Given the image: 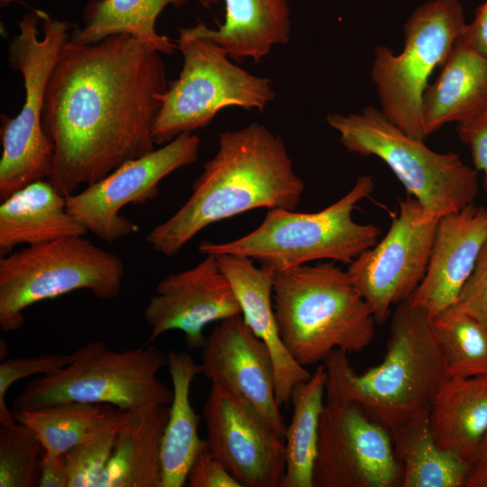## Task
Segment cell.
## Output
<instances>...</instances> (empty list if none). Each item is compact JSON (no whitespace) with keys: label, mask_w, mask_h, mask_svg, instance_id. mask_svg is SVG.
Segmentation results:
<instances>
[{"label":"cell","mask_w":487,"mask_h":487,"mask_svg":"<svg viewBox=\"0 0 487 487\" xmlns=\"http://www.w3.org/2000/svg\"><path fill=\"white\" fill-rule=\"evenodd\" d=\"M124 262L84 235L27 245L0 259V327L19 329L23 311L77 289L110 300L119 296Z\"/></svg>","instance_id":"cell-10"},{"label":"cell","mask_w":487,"mask_h":487,"mask_svg":"<svg viewBox=\"0 0 487 487\" xmlns=\"http://www.w3.org/2000/svg\"><path fill=\"white\" fill-rule=\"evenodd\" d=\"M43 446L22 423L0 424V487L39 486Z\"/></svg>","instance_id":"cell-32"},{"label":"cell","mask_w":487,"mask_h":487,"mask_svg":"<svg viewBox=\"0 0 487 487\" xmlns=\"http://www.w3.org/2000/svg\"><path fill=\"white\" fill-rule=\"evenodd\" d=\"M39 486L69 487V473L65 454L55 455L43 451Z\"/></svg>","instance_id":"cell-38"},{"label":"cell","mask_w":487,"mask_h":487,"mask_svg":"<svg viewBox=\"0 0 487 487\" xmlns=\"http://www.w3.org/2000/svg\"><path fill=\"white\" fill-rule=\"evenodd\" d=\"M164 405L122 410L112 456L98 487H161Z\"/></svg>","instance_id":"cell-22"},{"label":"cell","mask_w":487,"mask_h":487,"mask_svg":"<svg viewBox=\"0 0 487 487\" xmlns=\"http://www.w3.org/2000/svg\"><path fill=\"white\" fill-rule=\"evenodd\" d=\"M203 418L208 450L242 487L280 486L285 439L249 401L212 384Z\"/></svg>","instance_id":"cell-15"},{"label":"cell","mask_w":487,"mask_h":487,"mask_svg":"<svg viewBox=\"0 0 487 487\" xmlns=\"http://www.w3.org/2000/svg\"><path fill=\"white\" fill-rule=\"evenodd\" d=\"M462 40L473 51L487 59V0L475 10L473 20L464 25Z\"/></svg>","instance_id":"cell-37"},{"label":"cell","mask_w":487,"mask_h":487,"mask_svg":"<svg viewBox=\"0 0 487 487\" xmlns=\"http://www.w3.org/2000/svg\"><path fill=\"white\" fill-rule=\"evenodd\" d=\"M326 389L356 402L389 431L429 407L448 378L431 317L409 299L395 306L383 361L358 374L347 353L334 349L323 361Z\"/></svg>","instance_id":"cell-3"},{"label":"cell","mask_w":487,"mask_h":487,"mask_svg":"<svg viewBox=\"0 0 487 487\" xmlns=\"http://www.w3.org/2000/svg\"><path fill=\"white\" fill-rule=\"evenodd\" d=\"M200 138L184 133L160 149L132 160L105 178L67 197V210L101 240L114 243L139 230L121 216L128 204H143L159 194V184L173 171L197 161Z\"/></svg>","instance_id":"cell-13"},{"label":"cell","mask_w":487,"mask_h":487,"mask_svg":"<svg viewBox=\"0 0 487 487\" xmlns=\"http://www.w3.org/2000/svg\"><path fill=\"white\" fill-rule=\"evenodd\" d=\"M220 1L225 5V22L217 29L200 22L196 25L231 60L251 58L259 62L273 46L289 41V0H198L205 7Z\"/></svg>","instance_id":"cell-23"},{"label":"cell","mask_w":487,"mask_h":487,"mask_svg":"<svg viewBox=\"0 0 487 487\" xmlns=\"http://www.w3.org/2000/svg\"><path fill=\"white\" fill-rule=\"evenodd\" d=\"M448 378L487 376V326L455 305L431 317Z\"/></svg>","instance_id":"cell-29"},{"label":"cell","mask_w":487,"mask_h":487,"mask_svg":"<svg viewBox=\"0 0 487 487\" xmlns=\"http://www.w3.org/2000/svg\"><path fill=\"white\" fill-rule=\"evenodd\" d=\"M154 292L143 311L151 329L147 344L178 330L188 348H202L206 326L242 315L232 285L212 254L190 269L169 273Z\"/></svg>","instance_id":"cell-16"},{"label":"cell","mask_w":487,"mask_h":487,"mask_svg":"<svg viewBox=\"0 0 487 487\" xmlns=\"http://www.w3.org/2000/svg\"><path fill=\"white\" fill-rule=\"evenodd\" d=\"M71 362L69 354H42L37 357L12 358L0 364V424L14 423L15 417L5 401L6 392L16 381L32 375L54 373Z\"/></svg>","instance_id":"cell-33"},{"label":"cell","mask_w":487,"mask_h":487,"mask_svg":"<svg viewBox=\"0 0 487 487\" xmlns=\"http://www.w3.org/2000/svg\"><path fill=\"white\" fill-rule=\"evenodd\" d=\"M106 404L61 402L35 409L14 411L15 420L31 428L50 455L66 454L88 434Z\"/></svg>","instance_id":"cell-30"},{"label":"cell","mask_w":487,"mask_h":487,"mask_svg":"<svg viewBox=\"0 0 487 487\" xmlns=\"http://www.w3.org/2000/svg\"><path fill=\"white\" fill-rule=\"evenodd\" d=\"M465 487H487V464H473L471 466Z\"/></svg>","instance_id":"cell-39"},{"label":"cell","mask_w":487,"mask_h":487,"mask_svg":"<svg viewBox=\"0 0 487 487\" xmlns=\"http://www.w3.org/2000/svg\"><path fill=\"white\" fill-rule=\"evenodd\" d=\"M161 54L129 34L65 43L42 113L53 148L48 180L61 195L155 150L153 127L169 87Z\"/></svg>","instance_id":"cell-1"},{"label":"cell","mask_w":487,"mask_h":487,"mask_svg":"<svg viewBox=\"0 0 487 487\" xmlns=\"http://www.w3.org/2000/svg\"><path fill=\"white\" fill-rule=\"evenodd\" d=\"M186 484L188 487H242L207 447L191 464Z\"/></svg>","instance_id":"cell-35"},{"label":"cell","mask_w":487,"mask_h":487,"mask_svg":"<svg viewBox=\"0 0 487 487\" xmlns=\"http://www.w3.org/2000/svg\"><path fill=\"white\" fill-rule=\"evenodd\" d=\"M455 306L487 326V240Z\"/></svg>","instance_id":"cell-34"},{"label":"cell","mask_w":487,"mask_h":487,"mask_svg":"<svg viewBox=\"0 0 487 487\" xmlns=\"http://www.w3.org/2000/svg\"><path fill=\"white\" fill-rule=\"evenodd\" d=\"M433 437L471 466L487 434V376L447 378L429 405Z\"/></svg>","instance_id":"cell-24"},{"label":"cell","mask_w":487,"mask_h":487,"mask_svg":"<svg viewBox=\"0 0 487 487\" xmlns=\"http://www.w3.org/2000/svg\"><path fill=\"white\" fill-rule=\"evenodd\" d=\"M188 0H89L82 26H75L69 41L90 44L116 34L135 36L161 54H172L176 41L158 33L156 21L168 6L181 7Z\"/></svg>","instance_id":"cell-27"},{"label":"cell","mask_w":487,"mask_h":487,"mask_svg":"<svg viewBox=\"0 0 487 487\" xmlns=\"http://www.w3.org/2000/svg\"><path fill=\"white\" fill-rule=\"evenodd\" d=\"M176 44L183 58L182 69L162 96L152 133L155 144L207 126L223 108L262 112L275 99L269 78L234 64L225 50L196 24L180 28Z\"/></svg>","instance_id":"cell-9"},{"label":"cell","mask_w":487,"mask_h":487,"mask_svg":"<svg viewBox=\"0 0 487 487\" xmlns=\"http://www.w3.org/2000/svg\"><path fill=\"white\" fill-rule=\"evenodd\" d=\"M272 303L281 341L304 367L334 349L361 352L375 335L371 307L335 262L275 273Z\"/></svg>","instance_id":"cell-4"},{"label":"cell","mask_w":487,"mask_h":487,"mask_svg":"<svg viewBox=\"0 0 487 487\" xmlns=\"http://www.w3.org/2000/svg\"><path fill=\"white\" fill-rule=\"evenodd\" d=\"M486 240V207L472 203L441 217L426 274L409 301L430 317L455 305Z\"/></svg>","instance_id":"cell-18"},{"label":"cell","mask_w":487,"mask_h":487,"mask_svg":"<svg viewBox=\"0 0 487 487\" xmlns=\"http://www.w3.org/2000/svg\"><path fill=\"white\" fill-rule=\"evenodd\" d=\"M326 122L348 152L376 156L388 165L419 203L424 221H438L474 203L479 192L475 169L458 154L436 152L424 140L405 133L380 109L368 106L360 113H332Z\"/></svg>","instance_id":"cell-7"},{"label":"cell","mask_w":487,"mask_h":487,"mask_svg":"<svg viewBox=\"0 0 487 487\" xmlns=\"http://www.w3.org/2000/svg\"><path fill=\"white\" fill-rule=\"evenodd\" d=\"M326 370L320 363L308 380L292 390V417L285 432L286 471L280 487H313Z\"/></svg>","instance_id":"cell-28"},{"label":"cell","mask_w":487,"mask_h":487,"mask_svg":"<svg viewBox=\"0 0 487 487\" xmlns=\"http://www.w3.org/2000/svg\"><path fill=\"white\" fill-rule=\"evenodd\" d=\"M422 99V124L428 136L445 124L463 123L487 110V59L460 37Z\"/></svg>","instance_id":"cell-20"},{"label":"cell","mask_w":487,"mask_h":487,"mask_svg":"<svg viewBox=\"0 0 487 487\" xmlns=\"http://www.w3.org/2000/svg\"><path fill=\"white\" fill-rule=\"evenodd\" d=\"M305 189L284 141L253 122L218 135L216 155L204 163L186 203L154 226L147 243L166 257L177 254L207 226L246 211L294 210Z\"/></svg>","instance_id":"cell-2"},{"label":"cell","mask_w":487,"mask_h":487,"mask_svg":"<svg viewBox=\"0 0 487 487\" xmlns=\"http://www.w3.org/2000/svg\"><path fill=\"white\" fill-rule=\"evenodd\" d=\"M403 487H465L471 464L435 441L429 407L390 430Z\"/></svg>","instance_id":"cell-26"},{"label":"cell","mask_w":487,"mask_h":487,"mask_svg":"<svg viewBox=\"0 0 487 487\" xmlns=\"http://www.w3.org/2000/svg\"><path fill=\"white\" fill-rule=\"evenodd\" d=\"M13 0H0V5L2 8H6Z\"/></svg>","instance_id":"cell-41"},{"label":"cell","mask_w":487,"mask_h":487,"mask_svg":"<svg viewBox=\"0 0 487 487\" xmlns=\"http://www.w3.org/2000/svg\"><path fill=\"white\" fill-rule=\"evenodd\" d=\"M456 131L460 140L471 149L475 170L484 173L487 188V110L459 123Z\"/></svg>","instance_id":"cell-36"},{"label":"cell","mask_w":487,"mask_h":487,"mask_svg":"<svg viewBox=\"0 0 487 487\" xmlns=\"http://www.w3.org/2000/svg\"><path fill=\"white\" fill-rule=\"evenodd\" d=\"M465 25L459 0H429L404 25V48L396 55L379 45L374 51L372 80L381 111L411 137L425 140L422 99L434 69L443 66Z\"/></svg>","instance_id":"cell-11"},{"label":"cell","mask_w":487,"mask_h":487,"mask_svg":"<svg viewBox=\"0 0 487 487\" xmlns=\"http://www.w3.org/2000/svg\"><path fill=\"white\" fill-rule=\"evenodd\" d=\"M122 410L106 405L100 419L66 454L69 487H98L112 456Z\"/></svg>","instance_id":"cell-31"},{"label":"cell","mask_w":487,"mask_h":487,"mask_svg":"<svg viewBox=\"0 0 487 487\" xmlns=\"http://www.w3.org/2000/svg\"><path fill=\"white\" fill-rule=\"evenodd\" d=\"M213 255V254H212ZM239 301L242 317L253 334L269 347L275 367L276 399L280 407L290 403L293 388L311 373L298 363L279 334L272 303L275 273L253 264V260L232 253L215 255Z\"/></svg>","instance_id":"cell-19"},{"label":"cell","mask_w":487,"mask_h":487,"mask_svg":"<svg viewBox=\"0 0 487 487\" xmlns=\"http://www.w3.org/2000/svg\"><path fill=\"white\" fill-rule=\"evenodd\" d=\"M86 226L67 210V198L49 180L35 181L0 205V254L17 245H34L85 235Z\"/></svg>","instance_id":"cell-21"},{"label":"cell","mask_w":487,"mask_h":487,"mask_svg":"<svg viewBox=\"0 0 487 487\" xmlns=\"http://www.w3.org/2000/svg\"><path fill=\"white\" fill-rule=\"evenodd\" d=\"M201 349V374L212 384L249 401L285 439L287 426L276 399L271 351L242 315L220 321Z\"/></svg>","instance_id":"cell-17"},{"label":"cell","mask_w":487,"mask_h":487,"mask_svg":"<svg viewBox=\"0 0 487 487\" xmlns=\"http://www.w3.org/2000/svg\"><path fill=\"white\" fill-rule=\"evenodd\" d=\"M166 366L167 354L154 345L115 351L94 340L71 353V362L60 371L32 380L14 401V411L69 401L121 410L168 406L173 390L158 376Z\"/></svg>","instance_id":"cell-8"},{"label":"cell","mask_w":487,"mask_h":487,"mask_svg":"<svg viewBox=\"0 0 487 487\" xmlns=\"http://www.w3.org/2000/svg\"><path fill=\"white\" fill-rule=\"evenodd\" d=\"M17 25L7 63L23 78L24 102L15 117L1 115V201L51 176L53 148L42 127V113L51 76L75 27L38 9L26 12Z\"/></svg>","instance_id":"cell-6"},{"label":"cell","mask_w":487,"mask_h":487,"mask_svg":"<svg viewBox=\"0 0 487 487\" xmlns=\"http://www.w3.org/2000/svg\"><path fill=\"white\" fill-rule=\"evenodd\" d=\"M167 368L173 399L161 445V487H182L196 457L207 447L198 436L200 416L193 409L189 394L193 380L201 374L200 364L186 352H169Z\"/></svg>","instance_id":"cell-25"},{"label":"cell","mask_w":487,"mask_h":487,"mask_svg":"<svg viewBox=\"0 0 487 487\" xmlns=\"http://www.w3.org/2000/svg\"><path fill=\"white\" fill-rule=\"evenodd\" d=\"M374 188L371 175L361 176L344 197L321 211L269 209L251 233L226 243L204 241L198 251L205 255H244L274 273L318 260L348 265L372 247L381 234L378 226L353 218L358 203L369 198Z\"/></svg>","instance_id":"cell-5"},{"label":"cell","mask_w":487,"mask_h":487,"mask_svg":"<svg viewBox=\"0 0 487 487\" xmlns=\"http://www.w3.org/2000/svg\"><path fill=\"white\" fill-rule=\"evenodd\" d=\"M400 482L390 431L356 402L326 389L313 487H393Z\"/></svg>","instance_id":"cell-12"},{"label":"cell","mask_w":487,"mask_h":487,"mask_svg":"<svg viewBox=\"0 0 487 487\" xmlns=\"http://www.w3.org/2000/svg\"><path fill=\"white\" fill-rule=\"evenodd\" d=\"M473 464H487V434L485 435L478 452L474 457ZM472 464V465H473Z\"/></svg>","instance_id":"cell-40"},{"label":"cell","mask_w":487,"mask_h":487,"mask_svg":"<svg viewBox=\"0 0 487 487\" xmlns=\"http://www.w3.org/2000/svg\"><path fill=\"white\" fill-rule=\"evenodd\" d=\"M400 213L372 247L348 264L347 273L372 308L376 324L391 317V307L410 299L428 264L438 221H424L418 200L400 199Z\"/></svg>","instance_id":"cell-14"}]
</instances>
